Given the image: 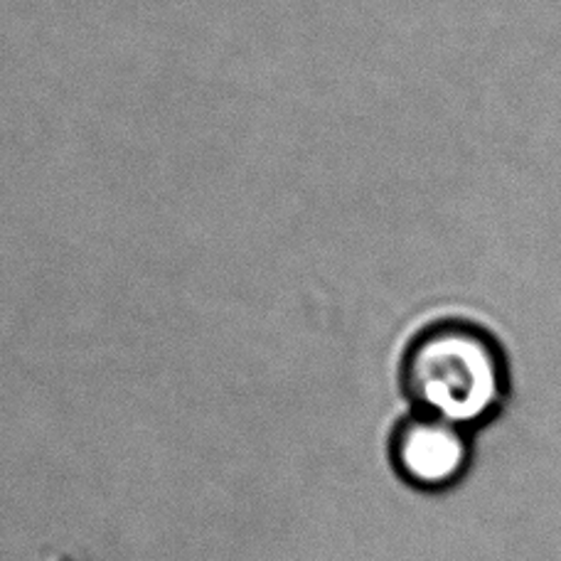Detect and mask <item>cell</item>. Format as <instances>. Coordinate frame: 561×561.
<instances>
[{
    "label": "cell",
    "mask_w": 561,
    "mask_h": 561,
    "mask_svg": "<svg viewBox=\"0 0 561 561\" xmlns=\"http://www.w3.org/2000/svg\"><path fill=\"white\" fill-rule=\"evenodd\" d=\"M387 458L404 485L421 493H440L468 473L470 431L414 412L397 421L387 444Z\"/></svg>",
    "instance_id": "obj_2"
},
{
    "label": "cell",
    "mask_w": 561,
    "mask_h": 561,
    "mask_svg": "<svg viewBox=\"0 0 561 561\" xmlns=\"http://www.w3.org/2000/svg\"><path fill=\"white\" fill-rule=\"evenodd\" d=\"M402 389L414 412L476 428L507 397V365L493 337L468 323H436L409 343Z\"/></svg>",
    "instance_id": "obj_1"
}]
</instances>
